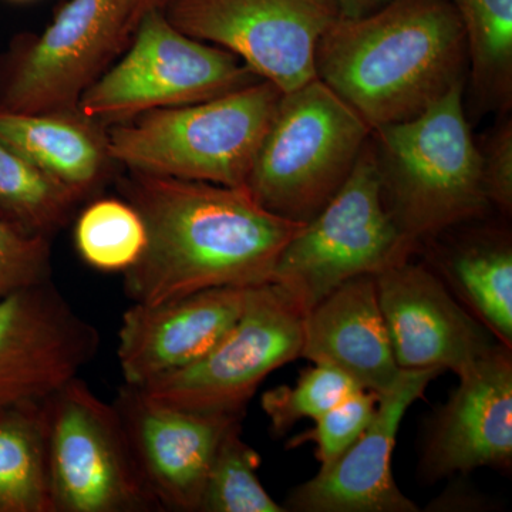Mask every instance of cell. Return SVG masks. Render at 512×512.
I'll return each instance as SVG.
<instances>
[{
	"mask_svg": "<svg viewBox=\"0 0 512 512\" xmlns=\"http://www.w3.org/2000/svg\"><path fill=\"white\" fill-rule=\"evenodd\" d=\"M46 400L0 410V512H50Z\"/></svg>",
	"mask_w": 512,
	"mask_h": 512,
	"instance_id": "cell-21",
	"label": "cell"
},
{
	"mask_svg": "<svg viewBox=\"0 0 512 512\" xmlns=\"http://www.w3.org/2000/svg\"><path fill=\"white\" fill-rule=\"evenodd\" d=\"M170 0H134L133 15H131V33L136 28L138 19L150 9H164Z\"/></svg>",
	"mask_w": 512,
	"mask_h": 512,
	"instance_id": "cell-31",
	"label": "cell"
},
{
	"mask_svg": "<svg viewBox=\"0 0 512 512\" xmlns=\"http://www.w3.org/2000/svg\"><path fill=\"white\" fill-rule=\"evenodd\" d=\"M80 201L0 140V220L52 238Z\"/></svg>",
	"mask_w": 512,
	"mask_h": 512,
	"instance_id": "cell-23",
	"label": "cell"
},
{
	"mask_svg": "<svg viewBox=\"0 0 512 512\" xmlns=\"http://www.w3.org/2000/svg\"><path fill=\"white\" fill-rule=\"evenodd\" d=\"M410 258L375 275L380 309L400 369H434L458 376L505 346L429 265Z\"/></svg>",
	"mask_w": 512,
	"mask_h": 512,
	"instance_id": "cell-13",
	"label": "cell"
},
{
	"mask_svg": "<svg viewBox=\"0 0 512 512\" xmlns=\"http://www.w3.org/2000/svg\"><path fill=\"white\" fill-rule=\"evenodd\" d=\"M466 33L468 72L478 106L512 104V0H450Z\"/></svg>",
	"mask_w": 512,
	"mask_h": 512,
	"instance_id": "cell-22",
	"label": "cell"
},
{
	"mask_svg": "<svg viewBox=\"0 0 512 512\" xmlns=\"http://www.w3.org/2000/svg\"><path fill=\"white\" fill-rule=\"evenodd\" d=\"M389 0H336L342 18H360L382 8Z\"/></svg>",
	"mask_w": 512,
	"mask_h": 512,
	"instance_id": "cell-30",
	"label": "cell"
},
{
	"mask_svg": "<svg viewBox=\"0 0 512 512\" xmlns=\"http://www.w3.org/2000/svg\"><path fill=\"white\" fill-rule=\"evenodd\" d=\"M481 151L488 201L505 215L512 211V123L504 121Z\"/></svg>",
	"mask_w": 512,
	"mask_h": 512,
	"instance_id": "cell-29",
	"label": "cell"
},
{
	"mask_svg": "<svg viewBox=\"0 0 512 512\" xmlns=\"http://www.w3.org/2000/svg\"><path fill=\"white\" fill-rule=\"evenodd\" d=\"M249 288H214L124 312L117 360L124 384L143 387L192 365L237 323Z\"/></svg>",
	"mask_w": 512,
	"mask_h": 512,
	"instance_id": "cell-17",
	"label": "cell"
},
{
	"mask_svg": "<svg viewBox=\"0 0 512 512\" xmlns=\"http://www.w3.org/2000/svg\"><path fill=\"white\" fill-rule=\"evenodd\" d=\"M13 2H28V0H13Z\"/></svg>",
	"mask_w": 512,
	"mask_h": 512,
	"instance_id": "cell-32",
	"label": "cell"
},
{
	"mask_svg": "<svg viewBox=\"0 0 512 512\" xmlns=\"http://www.w3.org/2000/svg\"><path fill=\"white\" fill-rule=\"evenodd\" d=\"M100 333L52 281L0 301V410L43 402L79 376Z\"/></svg>",
	"mask_w": 512,
	"mask_h": 512,
	"instance_id": "cell-12",
	"label": "cell"
},
{
	"mask_svg": "<svg viewBox=\"0 0 512 512\" xmlns=\"http://www.w3.org/2000/svg\"><path fill=\"white\" fill-rule=\"evenodd\" d=\"M241 423L229 427L218 444L198 512H286L259 480L261 456L242 439Z\"/></svg>",
	"mask_w": 512,
	"mask_h": 512,
	"instance_id": "cell-25",
	"label": "cell"
},
{
	"mask_svg": "<svg viewBox=\"0 0 512 512\" xmlns=\"http://www.w3.org/2000/svg\"><path fill=\"white\" fill-rule=\"evenodd\" d=\"M50 274V237L0 220V301L20 289L50 281Z\"/></svg>",
	"mask_w": 512,
	"mask_h": 512,
	"instance_id": "cell-28",
	"label": "cell"
},
{
	"mask_svg": "<svg viewBox=\"0 0 512 512\" xmlns=\"http://www.w3.org/2000/svg\"><path fill=\"white\" fill-rule=\"evenodd\" d=\"M466 33L450 0H389L320 39L316 77L372 130L414 119L466 84Z\"/></svg>",
	"mask_w": 512,
	"mask_h": 512,
	"instance_id": "cell-2",
	"label": "cell"
},
{
	"mask_svg": "<svg viewBox=\"0 0 512 512\" xmlns=\"http://www.w3.org/2000/svg\"><path fill=\"white\" fill-rule=\"evenodd\" d=\"M414 252L384 205L370 137L338 194L286 244L271 282L306 313L343 282L379 274Z\"/></svg>",
	"mask_w": 512,
	"mask_h": 512,
	"instance_id": "cell-6",
	"label": "cell"
},
{
	"mask_svg": "<svg viewBox=\"0 0 512 512\" xmlns=\"http://www.w3.org/2000/svg\"><path fill=\"white\" fill-rule=\"evenodd\" d=\"M282 94L261 79L214 99L147 111L107 127L110 156L134 173L245 187Z\"/></svg>",
	"mask_w": 512,
	"mask_h": 512,
	"instance_id": "cell-4",
	"label": "cell"
},
{
	"mask_svg": "<svg viewBox=\"0 0 512 512\" xmlns=\"http://www.w3.org/2000/svg\"><path fill=\"white\" fill-rule=\"evenodd\" d=\"M379 397V393L370 390H355L328 412L316 417L313 420L315 427L292 437L286 447L312 443L320 468L330 466L362 436L375 416Z\"/></svg>",
	"mask_w": 512,
	"mask_h": 512,
	"instance_id": "cell-27",
	"label": "cell"
},
{
	"mask_svg": "<svg viewBox=\"0 0 512 512\" xmlns=\"http://www.w3.org/2000/svg\"><path fill=\"white\" fill-rule=\"evenodd\" d=\"M362 387L338 369L316 365L303 370L293 386L282 384L262 394L261 406L275 437H284L301 420H315Z\"/></svg>",
	"mask_w": 512,
	"mask_h": 512,
	"instance_id": "cell-26",
	"label": "cell"
},
{
	"mask_svg": "<svg viewBox=\"0 0 512 512\" xmlns=\"http://www.w3.org/2000/svg\"><path fill=\"white\" fill-rule=\"evenodd\" d=\"M143 218L124 198H99L87 205L74 225V244L97 271L126 272L146 248Z\"/></svg>",
	"mask_w": 512,
	"mask_h": 512,
	"instance_id": "cell-24",
	"label": "cell"
},
{
	"mask_svg": "<svg viewBox=\"0 0 512 512\" xmlns=\"http://www.w3.org/2000/svg\"><path fill=\"white\" fill-rule=\"evenodd\" d=\"M113 404L160 511L198 512L218 444L245 414L185 409L127 384Z\"/></svg>",
	"mask_w": 512,
	"mask_h": 512,
	"instance_id": "cell-14",
	"label": "cell"
},
{
	"mask_svg": "<svg viewBox=\"0 0 512 512\" xmlns=\"http://www.w3.org/2000/svg\"><path fill=\"white\" fill-rule=\"evenodd\" d=\"M127 174L119 181L121 197L136 208L147 232L143 255L123 274L133 303L266 284L303 227L266 211L245 187Z\"/></svg>",
	"mask_w": 512,
	"mask_h": 512,
	"instance_id": "cell-1",
	"label": "cell"
},
{
	"mask_svg": "<svg viewBox=\"0 0 512 512\" xmlns=\"http://www.w3.org/2000/svg\"><path fill=\"white\" fill-rule=\"evenodd\" d=\"M305 315L274 282L252 286L237 323L210 352L138 389L185 409L245 414L266 377L301 357Z\"/></svg>",
	"mask_w": 512,
	"mask_h": 512,
	"instance_id": "cell-10",
	"label": "cell"
},
{
	"mask_svg": "<svg viewBox=\"0 0 512 512\" xmlns=\"http://www.w3.org/2000/svg\"><path fill=\"white\" fill-rule=\"evenodd\" d=\"M303 359L345 373L362 389L382 394L402 369L394 359L375 275L343 282L305 315Z\"/></svg>",
	"mask_w": 512,
	"mask_h": 512,
	"instance_id": "cell-18",
	"label": "cell"
},
{
	"mask_svg": "<svg viewBox=\"0 0 512 512\" xmlns=\"http://www.w3.org/2000/svg\"><path fill=\"white\" fill-rule=\"evenodd\" d=\"M440 370H402L392 387L380 394L369 426L330 466L296 485L284 507L293 512H417L400 490L392 458L400 424L424 396Z\"/></svg>",
	"mask_w": 512,
	"mask_h": 512,
	"instance_id": "cell-16",
	"label": "cell"
},
{
	"mask_svg": "<svg viewBox=\"0 0 512 512\" xmlns=\"http://www.w3.org/2000/svg\"><path fill=\"white\" fill-rule=\"evenodd\" d=\"M511 350L500 346L460 373L456 389L426 420L419 463L424 483L483 467L511 470Z\"/></svg>",
	"mask_w": 512,
	"mask_h": 512,
	"instance_id": "cell-15",
	"label": "cell"
},
{
	"mask_svg": "<svg viewBox=\"0 0 512 512\" xmlns=\"http://www.w3.org/2000/svg\"><path fill=\"white\" fill-rule=\"evenodd\" d=\"M50 512L160 511L114 404L79 376L46 400Z\"/></svg>",
	"mask_w": 512,
	"mask_h": 512,
	"instance_id": "cell-8",
	"label": "cell"
},
{
	"mask_svg": "<svg viewBox=\"0 0 512 512\" xmlns=\"http://www.w3.org/2000/svg\"><path fill=\"white\" fill-rule=\"evenodd\" d=\"M434 272L495 338L512 349L510 237L484 234L468 238L448 251L440 272Z\"/></svg>",
	"mask_w": 512,
	"mask_h": 512,
	"instance_id": "cell-20",
	"label": "cell"
},
{
	"mask_svg": "<svg viewBox=\"0 0 512 512\" xmlns=\"http://www.w3.org/2000/svg\"><path fill=\"white\" fill-rule=\"evenodd\" d=\"M134 0H67L39 36L0 62V110L76 109L131 37Z\"/></svg>",
	"mask_w": 512,
	"mask_h": 512,
	"instance_id": "cell-9",
	"label": "cell"
},
{
	"mask_svg": "<svg viewBox=\"0 0 512 512\" xmlns=\"http://www.w3.org/2000/svg\"><path fill=\"white\" fill-rule=\"evenodd\" d=\"M372 131L316 77L282 94L245 188L266 211L306 224L348 181Z\"/></svg>",
	"mask_w": 512,
	"mask_h": 512,
	"instance_id": "cell-5",
	"label": "cell"
},
{
	"mask_svg": "<svg viewBox=\"0 0 512 512\" xmlns=\"http://www.w3.org/2000/svg\"><path fill=\"white\" fill-rule=\"evenodd\" d=\"M0 140L80 202L106 183L116 164L107 127L79 107L40 113L0 110Z\"/></svg>",
	"mask_w": 512,
	"mask_h": 512,
	"instance_id": "cell-19",
	"label": "cell"
},
{
	"mask_svg": "<svg viewBox=\"0 0 512 512\" xmlns=\"http://www.w3.org/2000/svg\"><path fill=\"white\" fill-rule=\"evenodd\" d=\"M457 84L419 116L372 131L387 211L414 249L483 217V160Z\"/></svg>",
	"mask_w": 512,
	"mask_h": 512,
	"instance_id": "cell-3",
	"label": "cell"
},
{
	"mask_svg": "<svg viewBox=\"0 0 512 512\" xmlns=\"http://www.w3.org/2000/svg\"><path fill=\"white\" fill-rule=\"evenodd\" d=\"M130 46L83 93L79 110L110 127L140 114L222 96L261 80L228 50L185 35L150 9L138 19Z\"/></svg>",
	"mask_w": 512,
	"mask_h": 512,
	"instance_id": "cell-7",
	"label": "cell"
},
{
	"mask_svg": "<svg viewBox=\"0 0 512 512\" xmlns=\"http://www.w3.org/2000/svg\"><path fill=\"white\" fill-rule=\"evenodd\" d=\"M185 35L228 50L282 93L316 79L320 39L340 18L336 0H170Z\"/></svg>",
	"mask_w": 512,
	"mask_h": 512,
	"instance_id": "cell-11",
	"label": "cell"
}]
</instances>
